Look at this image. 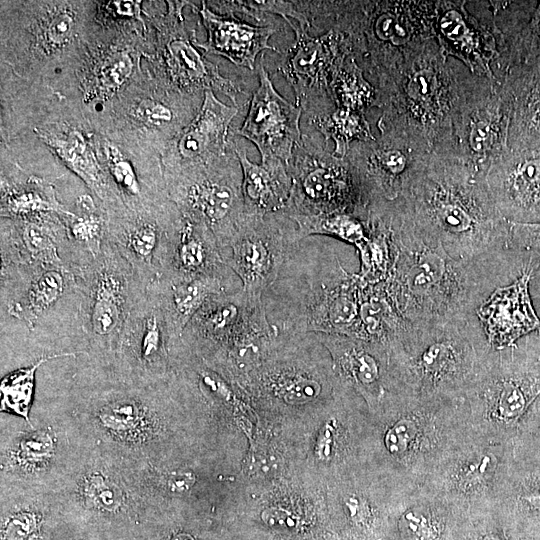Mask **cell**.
<instances>
[{
    "label": "cell",
    "mask_w": 540,
    "mask_h": 540,
    "mask_svg": "<svg viewBox=\"0 0 540 540\" xmlns=\"http://www.w3.org/2000/svg\"><path fill=\"white\" fill-rule=\"evenodd\" d=\"M405 218L426 239L456 258L526 272L509 246L510 222L497 209L484 177L432 152L399 201Z\"/></svg>",
    "instance_id": "6da1fadb"
},
{
    "label": "cell",
    "mask_w": 540,
    "mask_h": 540,
    "mask_svg": "<svg viewBox=\"0 0 540 540\" xmlns=\"http://www.w3.org/2000/svg\"><path fill=\"white\" fill-rule=\"evenodd\" d=\"M80 377L69 415L55 416L74 445L137 466H160L170 383L145 384L95 367Z\"/></svg>",
    "instance_id": "7a4b0ae2"
},
{
    "label": "cell",
    "mask_w": 540,
    "mask_h": 540,
    "mask_svg": "<svg viewBox=\"0 0 540 540\" xmlns=\"http://www.w3.org/2000/svg\"><path fill=\"white\" fill-rule=\"evenodd\" d=\"M392 227L395 258L384 281L410 324L475 315L488 293L515 280L499 267L451 256L441 243L424 238L401 208Z\"/></svg>",
    "instance_id": "3957f363"
},
{
    "label": "cell",
    "mask_w": 540,
    "mask_h": 540,
    "mask_svg": "<svg viewBox=\"0 0 540 540\" xmlns=\"http://www.w3.org/2000/svg\"><path fill=\"white\" fill-rule=\"evenodd\" d=\"M473 72L446 55L437 39L378 86L376 105L384 108L381 132L402 135L450 156L454 128Z\"/></svg>",
    "instance_id": "277c9868"
},
{
    "label": "cell",
    "mask_w": 540,
    "mask_h": 540,
    "mask_svg": "<svg viewBox=\"0 0 540 540\" xmlns=\"http://www.w3.org/2000/svg\"><path fill=\"white\" fill-rule=\"evenodd\" d=\"M308 249V248H307ZM309 252V251H308ZM300 243L277 280L263 293L267 316L284 335L326 334L358 338L361 282L335 253H312Z\"/></svg>",
    "instance_id": "5b68a950"
},
{
    "label": "cell",
    "mask_w": 540,
    "mask_h": 540,
    "mask_svg": "<svg viewBox=\"0 0 540 540\" xmlns=\"http://www.w3.org/2000/svg\"><path fill=\"white\" fill-rule=\"evenodd\" d=\"M145 285L107 239L82 269L81 330L91 364L109 369L119 337Z\"/></svg>",
    "instance_id": "8992f818"
},
{
    "label": "cell",
    "mask_w": 540,
    "mask_h": 540,
    "mask_svg": "<svg viewBox=\"0 0 540 540\" xmlns=\"http://www.w3.org/2000/svg\"><path fill=\"white\" fill-rule=\"evenodd\" d=\"M437 1L360 2L352 14L354 46L367 54L378 85L420 54L435 35Z\"/></svg>",
    "instance_id": "52a82bcc"
},
{
    "label": "cell",
    "mask_w": 540,
    "mask_h": 540,
    "mask_svg": "<svg viewBox=\"0 0 540 540\" xmlns=\"http://www.w3.org/2000/svg\"><path fill=\"white\" fill-rule=\"evenodd\" d=\"M90 255L64 264L1 265V301L31 332L81 328L82 269Z\"/></svg>",
    "instance_id": "ba28073f"
},
{
    "label": "cell",
    "mask_w": 540,
    "mask_h": 540,
    "mask_svg": "<svg viewBox=\"0 0 540 540\" xmlns=\"http://www.w3.org/2000/svg\"><path fill=\"white\" fill-rule=\"evenodd\" d=\"M180 341L181 334L172 320L161 283L156 279L130 312L112 366L107 370L139 383L167 382L173 373Z\"/></svg>",
    "instance_id": "9c48e42d"
},
{
    "label": "cell",
    "mask_w": 540,
    "mask_h": 540,
    "mask_svg": "<svg viewBox=\"0 0 540 540\" xmlns=\"http://www.w3.org/2000/svg\"><path fill=\"white\" fill-rule=\"evenodd\" d=\"M509 104L501 82L473 74L459 108L450 157L484 177L509 151Z\"/></svg>",
    "instance_id": "30bf717a"
},
{
    "label": "cell",
    "mask_w": 540,
    "mask_h": 540,
    "mask_svg": "<svg viewBox=\"0 0 540 540\" xmlns=\"http://www.w3.org/2000/svg\"><path fill=\"white\" fill-rule=\"evenodd\" d=\"M357 147L348 162L368 209L400 201L432 153L418 141L389 132Z\"/></svg>",
    "instance_id": "8fae6325"
},
{
    "label": "cell",
    "mask_w": 540,
    "mask_h": 540,
    "mask_svg": "<svg viewBox=\"0 0 540 540\" xmlns=\"http://www.w3.org/2000/svg\"><path fill=\"white\" fill-rule=\"evenodd\" d=\"M284 217L285 214L246 215L231 240V253L225 260L244 291L263 295L300 243L295 224L292 226Z\"/></svg>",
    "instance_id": "7c38bea8"
},
{
    "label": "cell",
    "mask_w": 540,
    "mask_h": 540,
    "mask_svg": "<svg viewBox=\"0 0 540 540\" xmlns=\"http://www.w3.org/2000/svg\"><path fill=\"white\" fill-rule=\"evenodd\" d=\"M1 483L53 490L75 447L62 423L1 434Z\"/></svg>",
    "instance_id": "4fadbf2b"
},
{
    "label": "cell",
    "mask_w": 540,
    "mask_h": 540,
    "mask_svg": "<svg viewBox=\"0 0 540 540\" xmlns=\"http://www.w3.org/2000/svg\"><path fill=\"white\" fill-rule=\"evenodd\" d=\"M172 194L181 214L205 223L225 252L246 216L242 175L232 169L195 172L179 178Z\"/></svg>",
    "instance_id": "5bb4252c"
},
{
    "label": "cell",
    "mask_w": 540,
    "mask_h": 540,
    "mask_svg": "<svg viewBox=\"0 0 540 540\" xmlns=\"http://www.w3.org/2000/svg\"><path fill=\"white\" fill-rule=\"evenodd\" d=\"M313 163L290 175L293 188L286 215L346 213L365 220L368 205L349 162L333 157Z\"/></svg>",
    "instance_id": "9a60e30c"
},
{
    "label": "cell",
    "mask_w": 540,
    "mask_h": 540,
    "mask_svg": "<svg viewBox=\"0 0 540 540\" xmlns=\"http://www.w3.org/2000/svg\"><path fill=\"white\" fill-rule=\"evenodd\" d=\"M178 216L169 208L140 212L110 208L106 239L147 286L160 275L168 233Z\"/></svg>",
    "instance_id": "2e32d148"
},
{
    "label": "cell",
    "mask_w": 540,
    "mask_h": 540,
    "mask_svg": "<svg viewBox=\"0 0 540 540\" xmlns=\"http://www.w3.org/2000/svg\"><path fill=\"white\" fill-rule=\"evenodd\" d=\"M265 308L262 294L242 287L210 297L184 328L183 344L207 360L235 340Z\"/></svg>",
    "instance_id": "e0dca14e"
},
{
    "label": "cell",
    "mask_w": 540,
    "mask_h": 540,
    "mask_svg": "<svg viewBox=\"0 0 540 540\" xmlns=\"http://www.w3.org/2000/svg\"><path fill=\"white\" fill-rule=\"evenodd\" d=\"M259 80L238 134L255 144L262 161L277 159L287 163L295 146L301 144V108L277 93L263 66L259 68Z\"/></svg>",
    "instance_id": "ac0fdd59"
},
{
    "label": "cell",
    "mask_w": 540,
    "mask_h": 540,
    "mask_svg": "<svg viewBox=\"0 0 540 540\" xmlns=\"http://www.w3.org/2000/svg\"><path fill=\"white\" fill-rule=\"evenodd\" d=\"M485 181L508 222H540V152L507 151L491 165Z\"/></svg>",
    "instance_id": "d6986e66"
},
{
    "label": "cell",
    "mask_w": 540,
    "mask_h": 540,
    "mask_svg": "<svg viewBox=\"0 0 540 540\" xmlns=\"http://www.w3.org/2000/svg\"><path fill=\"white\" fill-rule=\"evenodd\" d=\"M1 265L64 264L83 256L64 221L44 214L1 223Z\"/></svg>",
    "instance_id": "ffe728a7"
},
{
    "label": "cell",
    "mask_w": 540,
    "mask_h": 540,
    "mask_svg": "<svg viewBox=\"0 0 540 540\" xmlns=\"http://www.w3.org/2000/svg\"><path fill=\"white\" fill-rule=\"evenodd\" d=\"M210 228L197 219L179 215L168 233L159 279L170 283L202 275L232 271ZM157 278V279H158Z\"/></svg>",
    "instance_id": "44dd1931"
},
{
    "label": "cell",
    "mask_w": 540,
    "mask_h": 540,
    "mask_svg": "<svg viewBox=\"0 0 540 540\" xmlns=\"http://www.w3.org/2000/svg\"><path fill=\"white\" fill-rule=\"evenodd\" d=\"M496 42L491 71L502 80L513 66L540 56V0L485 1Z\"/></svg>",
    "instance_id": "7402d4cb"
},
{
    "label": "cell",
    "mask_w": 540,
    "mask_h": 540,
    "mask_svg": "<svg viewBox=\"0 0 540 540\" xmlns=\"http://www.w3.org/2000/svg\"><path fill=\"white\" fill-rule=\"evenodd\" d=\"M466 3L437 1L436 39L447 56L461 61L475 74L493 78L491 67L498 52L491 25L469 13Z\"/></svg>",
    "instance_id": "603a6c76"
},
{
    "label": "cell",
    "mask_w": 540,
    "mask_h": 540,
    "mask_svg": "<svg viewBox=\"0 0 540 540\" xmlns=\"http://www.w3.org/2000/svg\"><path fill=\"white\" fill-rule=\"evenodd\" d=\"M531 273H522L513 282L497 287L478 306L475 315L487 341L505 349L529 334L540 331V318L531 299Z\"/></svg>",
    "instance_id": "cb8c5ba5"
},
{
    "label": "cell",
    "mask_w": 540,
    "mask_h": 540,
    "mask_svg": "<svg viewBox=\"0 0 540 540\" xmlns=\"http://www.w3.org/2000/svg\"><path fill=\"white\" fill-rule=\"evenodd\" d=\"M501 84L509 104V150L540 152V56L511 67Z\"/></svg>",
    "instance_id": "d4e9b609"
},
{
    "label": "cell",
    "mask_w": 540,
    "mask_h": 540,
    "mask_svg": "<svg viewBox=\"0 0 540 540\" xmlns=\"http://www.w3.org/2000/svg\"><path fill=\"white\" fill-rule=\"evenodd\" d=\"M242 171V193L246 215L285 214L288 210L293 182L281 160L270 159L261 164L251 162L246 149L235 146Z\"/></svg>",
    "instance_id": "484cf974"
},
{
    "label": "cell",
    "mask_w": 540,
    "mask_h": 540,
    "mask_svg": "<svg viewBox=\"0 0 540 540\" xmlns=\"http://www.w3.org/2000/svg\"><path fill=\"white\" fill-rule=\"evenodd\" d=\"M201 16L208 32L205 50L222 55L236 65L254 69L257 56L266 49L276 50L269 45V38L275 33L271 26H251L212 13L205 6Z\"/></svg>",
    "instance_id": "4316f807"
},
{
    "label": "cell",
    "mask_w": 540,
    "mask_h": 540,
    "mask_svg": "<svg viewBox=\"0 0 540 540\" xmlns=\"http://www.w3.org/2000/svg\"><path fill=\"white\" fill-rule=\"evenodd\" d=\"M235 277H237L236 274L230 271L223 274L202 275L176 283H170L158 278L163 288L172 320L181 336L188 322L210 297L223 292L236 291L241 288L235 287L236 283H240L236 282Z\"/></svg>",
    "instance_id": "83f0119b"
},
{
    "label": "cell",
    "mask_w": 540,
    "mask_h": 540,
    "mask_svg": "<svg viewBox=\"0 0 540 540\" xmlns=\"http://www.w3.org/2000/svg\"><path fill=\"white\" fill-rule=\"evenodd\" d=\"M237 112L236 107L226 106L207 90L201 110L180 138V154L184 158H196L211 145L224 142L229 124Z\"/></svg>",
    "instance_id": "f1b7e54d"
},
{
    "label": "cell",
    "mask_w": 540,
    "mask_h": 540,
    "mask_svg": "<svg viewBox=\"0 0 540 540\" xmlns=\"http://www.w3.org/2000/svg\"><path fill=\"white\" fill-rule=\"evenodd\" d=\"M314 368L297 362H274L261 370L262 386L289 404L316 400L324 388L323 379Z\"/></svg>",
    "instance_id": "f546056e"
},
{
    "label": "cell",
    "mask_w": 540,
    "mask_h": 540,
    "mask_svg": "<svg viewBox=\"0 0 540 540\" xmlns=\"http://www.w3.org/2000/svg\"><path fill=\"white\" fill-rule=\"evenodd\" d=\"M38 134L101 199L111 202L109 186L81 133L77 130L61 133L43 130Z\"/></svg>",
    "instance_id": "4dcf8cb0"
},
{
    "label": "cell",
    "mask_w": 540,
    "mask_h": 540,
    "mask_svg": "<svg viewBox=\"0 0 540 540\" xmlns=\"http://www.w3.org/2000/svg\"><path fill=\"white\" fill-rule=\"evenodd\" d=\"M51 213L74 215L58 202L51 186L37 179H30L25 185H2V218L21 219Z\"/></svg>",
    "instance_id": "1f68e13d"
},
{
    "label": "cell",
    "mask_w": 540,
    "mask_h": 540,
    "mask_svg": "<svg viewBox=\"0 0 540 540\" xmlns=\"http://www.w3.org/2000/svg\"><path fill=\"white\" fill-rule=\"evenodd\" d=\"M331 90L337 108L363 113L376 105V90L364 79L352 56H342L331 71Z\"/></svg>",
    "instance_id": "d6a6232c"
},
{
    "label": "cell",
    "mask_w": 540,
    "mask_h": 540,
    "mask_svg": "<svg viewBox=\"0 0 540 540\" xmlns=\"http://www.w3.org/2000/svg\"><path fill=\"white\" fill-rule=\"evenodd\" d=\"M288 217L295 224L298 242L311 235H323L337 238L358 248L368 239L365 222L351 214L291 215Z\"/></svg>",
    "instance_id": "836d02e7"
},
{
    "label": "cell",
    "mask_w": 540,
    "mask_h": 540,
    "mask_svg": "<svg viewBox=\"0 0 540 540\" xmlns=\"http://www.w3.org/2000/svg\"><path fill=\"white\" fill-rule=\"evenodd\" d=\"M296 30L297 41L294 55L290 59V73L294 80L300 83L318 82L326 78V74L332 71L330 65L334 59L332 36L323 38H311L301 28Z\"/></svg>",
    "instance_id": "e575fe53"
},
{
    "label": "cell",
    "mask_w": 540,
    "mask_h": 540,
    "mask_svg": "<svg viewBox=\"0 0 540 540\" xmlns=\"http://www.w3.org/2000/svg\"><path fill=\"white\" fill-rule=\"evenodd\" d=\"M76 353H58L40 358L31 366L17 369L1 380V411L22 417L33 426L29 418V410L33 400L35 390V374L39 366L50 359L75 356Z\"/></svg>",
    "instance_id": "d590c367"
},
{
    "label": "cell",
    "mask_w": 540,
    "mask_h": 540,
    "mask_svg": "<svg viewBox=\"0 0 540 540\" xmlns=\"http://www.w3.org/2000/svg\"><path fill=\"white\" fill-rule=\"evenodd\" d=\"M316 125L325 140L335 143L334 157L345 158L353 141L375 139L363 113L337 108L331 114L318 118Z\"/></svg>",
    "instance_id": "8d00e7d4"
},
{
    "label": "cell",
    "mask_w": 540,
    "mask_h": 540,
    "mask_svg": "<svg viewBox=\"0 0 540 540\" xmlns=\"http://www.w3.org/2000/svg\"><path fill=\"white\" fill-rule=\"evenodd\" d=\"M80 215L65 216L68 222H64L68 236L72 243L96 257L102 250L106 240L107 221L96 212L93 200L90 196H81L77 200Z\"/></svg>",
    "instance_id": "74e56055"
},
{
    "label": "cell",
    "mask_w": 540,
    "mask_h": 540,
    "mask_svg": "<svg viewBox=\"0 0 540 540\" xmlns=\"http://www.w3.org/2000/svg\"><path fill=\"white\" fill-rule=\"evenodd\" d=\"M509 246L518 254L526 271L540 267V222L510 223Z\"/></svg>",
    "instance_id": "f35d334b"
},
{
    "label": "cell",
    "mask_w": 540,
    "mask_h": 540,
    "mask_svg": "<svg viewBox=\"0 0 540 540\" xmlns=\"http://www.w3.org/2000/svg\"><path fill=\"white\" fill-rule=\"evenodd\" d=\"M132 60L125 53L109 56L101 66L100 80L107 88L121 86L132 72Z\"/></svg>",
    "instance_id": "ab89813d"
},
{
    "label": "cell",
    "mask_w": 540,
    "mask_h": 540,
    "mask_svg": "<svg viewBox=\"0 0 540 540\" xmlns=\"http://www.w3.org/2000/svg\"><path fill=\"white\" fill-rule=\"evenodd\" d=\"M74 27V18L67 12L56 13L46 23L44 36L52 45L60 46L68 41Z\"/></svg>",
    "instance_id": "60d3db41"
},
{
    "label": "cell",
    "mask_w": 540,
    "mask_h": 540,
    "mask_svg": "<svg viewBox=\"0 0 540 540\" xmlns=\"http://www.w3.org/2000/svg\"><path fill=\"white\" fill-rule=\"evenodd\" d=\"M416 433V426L412 421L401 420L386 435V445L393 453L404 451Z\"/></svg>",
    "instance_id": "b9f144b4"
},
{
    "label": "cell",
    "mask_w": 540,
    "mask_h": 540,
    "mask_svg": "<svg viewBox=\"0 0 540 540\" xmlns=\"http://www.w3.org/2000/svg\"><path fill=\"white\" fill-rule=\"evenodd\" d=\"M137 114L150 124H162L172 119V112L168 107L151 100L143 101L137 108Z\"/></svg>",
    "instance_id": "7bdbcfd3"
},
{
    "label": "cell",
    "mask_w": 540,
    "mask_h": 540,
    "mask_svg": "<svg viewBox=\"0 0 540 540\" xmlns=\"http://www.w3.org/2000/svg\"><path fill=\"white\" fill-rule=\"evenodd\" d=\"M529 291L534 308L540 318V267L531 272Z\"/></svg>",
    "instance_id": "ee69618b"
},
{
    "label": "cell",
    "mask_w": 540,
    "mask_h": 540,
    "mask_svg": "<svg viewBox=\"0 0 540 540\" xmlns=\"http://www.w3.org/2000/svg\"><path fill=\"white\" fill-rule=\"evenodd\" d=\"M114 10L123 16H135L140 11L139 2L125 0L112 2Z\"/></svg>",
    "instance_id": "f6af8a7d"
},
{
    "label": "cell",
    "mask_w": 540,
    "mask_h": 540,
    "mask_svg": "<svg viewBox=\"0 0 540 540\" xmlns=\"http://www.w3.org/2000/svg\"><path fill=\"white\" fill-rule=\"evenodd\" d=\"M534 341L537 343V345L540 347V331L532 333L531 334Z\"/></svg>",
    "instance_id": "bcb514c9"
},
{
    "label": "cell",
    "mask_w": 540,
    "mask_h": 540,
    "mask_svg": "<svg viewBox=\"0 0 540 540\" xmlns=\"http://www.w3.org/2000/svg\"><path fill=\"white\" fill-rule=\"evenodd\" d=\"M482 540H499L497 537L494 536H486Z\"/></svg>",
    "instance_id": "7dc6e473"
}]
</instances>
